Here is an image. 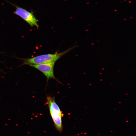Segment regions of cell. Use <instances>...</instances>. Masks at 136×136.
I'll return each mask as SVG.
<instances>
[{"instance_id": "cell-4", "label": "cell", "mask_w": 136, "mask_h": 136, "mask_svg": "<svg viewBox=\"0 0 136 136\" xmlns=\"http://www.w3.org/2000/svg\"><path fill=\"white\" fill-rule=\"evenodd\" d=\"M55 63V62H52L38 64H29V65L42 72L48 80L51 79H55L54 73Z\"/></svg>"}, {"instance_id": "cell-1", "label": "cell", "mask_w": 136, "mask_h": 136, "mask_svg": "<svg viewBox=\"0 0 136 136\" xmlns=\"http://www.w3.org/2000/svg\"><path fill=\"white\" fill-rule=\"evenodd\" d=\"M47 99L50 113L55 128L61 132L62 130V118L63 114L56 103L54 97L47 96Z\"/></svg>"}, {"instance_id": "cell-3", "label": "cell", "mask_w": 136, "mask_h": 136, "mask_svg": "<svg viewBox=\"0 0 136 136\" xmlns=\"http://www.w3.org/2000/svg\"><path fill=\"white\" fill-rule=\"evenodd\" d=\"M16 8L13 13L20 16L31 27L36 26L38 28L39 25L38 20L33 14V12H30L26 9L10 3Z\"/></svg>"}, {"instance_id": "cell-2", "label": "cell", "mask_w": 136, "mask_h": 136, "mask_svg": "<svg viewBox=\"0 0 136 136\" xmlns=\"http://www.w3.org/2000/svg\"><path fill=\"white\" fill-rule=\"evenodd\" d=\"M74 47H73L60 53L43 54L31 58L22 59L24 61L23 64H38L52 62H55L59 58Z\"/></svg>"}]
</instances>
